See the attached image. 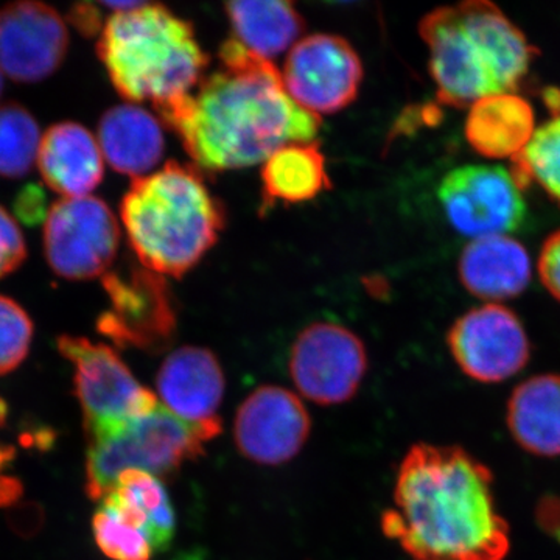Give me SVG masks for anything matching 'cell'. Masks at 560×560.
Returning <instances> with one entry per match:
<instances>
[{
  "instance_id": "16",
  "label": "cell",
  "mask_w": 560,
  "mask_h": 560,
  "mask_svg": "<svg viewBox=\"0 0 560 560\" xmlns=\"http://www.w3.org/2000/svg\"><path fill=\"white\" fill-rule=\"evenodd\" d=\"M156 386L162 405L172 415L201 430L209 441L219 436L226 382L215 353L197 346L175 350L162 363Z\"/></svg>"
},
{
  "instance_id": "21",
  "label": "cell",
  "mask_w": 560,
  "mask_h": 560,
  "mask_svg": "<svg viewBox=\"0 0 560 560\" xmlns=\"http://www.w3.org/2000/svg\"><path fill=\"white\" fill-rule=\"evenodd\" d=\"M506 423L523 451L541 458L560 456V375L521 383L508 401Z\"/></svg>"
},
{
  "instance_id": "8",
  "label": "cell",
  "mask_w": 560,
  "mask_h": 560,
  "mask_svg": "<svg viewBox=\"0 0 560 560\" xmlns=\"http://www.w3.org/2000/svg\"><path fill=\"white\" fill-rule=\"evenodd\" d=\"M44 254L54 272L69 280L108 275L120 243L119 221L95 197L61 198L44 220Z\"/></svg>"
},
{
  "instance_id": "3",
  "label": "cell",
  "mask_w": 560,
  "mask_h": 560,
  "mask_svg": "<svg viewBox=\"0 0 560 560\" xmlns=\"http://www.w3.org/2000/svg\"><path fill=\"white\" fill-rule=\"evenodd\" d=\"M419 32L438 98L453 108L517 92L536 61L537 49L525 33L488 0L430 11Z\"/></svg>"
},
{
  "instance_id": "31",
  "label": "cell",
  "mask_w": 560,
  "mask_h": 560,
  "mask_svg": "<svg viewBox=\"0 0 560 560\" xmlns=\"http://www.w3.org/2000/svg\"><path fill=\"white\" fill-rule=\"evenodd\" d=\"M7 522L16 536L22 539H32V537L38 536L39 530L43 529L46 512L36 501H22V503L10 508Z\"/></svg>"
},
{
  "instance_id": "9",
  "label": "cell",
  "mask_w": 560,
  "mask_h": 560,
  "mask_svg": "<svg viewBox=\"0 0 560 560\" xmlns=\"http://www.w3.org/2000/svg\"><path fill=\"white\" fill-rule=\"evenodd\" d=\"M438 200L453 230L471 241L510 235L528 217L514 175L497 165H464L448 172L438 187Z\"/></svg>"
},
{
  "instance_id": "19",
  "label": "cell",
  "mask_w": 560,
  "mask_h": 560,
  "mask_svg": "<svg viewBox=\"0 0 560 560\" xmlns=\"http://www.w3.org/2000/svg\"><path fill=\"white\" fill-rule=\"evenodd\" d=\"M533 105L518 92L490 95L470 106L464 135L471 149L488 160H514L536 132Z\"/></svg>"
},
{
  "instance_id": "20",
  "label": "cell",
  "mask_w": 560,
  "mask_h": 560,
  "mask_svg": "<svg viewBox=\"0 0 560 560\" xmlns=\"http://www.w3.org/2000/svg\"><path fill=\"white\" fill-rule=\"evenodd\" d=\"M97 140L110 167L135 179L156 167L164 154L161 121L132 103L114 106L103 114Z\"/></svg>"
},
{
  "instance_id": "1",
  "label": "cell",
  "mask_w": 560,
  "mask_h": 560,
  "mask_svg": "<svg viewBox=\"0 0 560 560\" xmlns=\"http://www.w3.org/2000/svg\"><path fill=\"white\" fill-rule=\"evenodd\" d=\"M219 57V70L195 94L160 113L198 167H249L290 143L313 142L319 117L296 105L270 60L234 38L221 46Z\"/></svg>"
},
{
  "instance_id": "17",
  "label": "cell",
  "mask_w": 560,
  "mask_h": 560,
  "mask_svg": "<svg viewBox=\"0 0 560 560\" xmlns=\"http://www.w3.org/2000/svg\"><path fill=\"white\" fill-rule=\"evenodd\" d=\"M103 162L98 140L83 125L61 121L43 132L36 164L47 187L62 198L91 197L102 183Z\"/></svg>"
},
{
  "instance_id": "4",
  "label": "cell",
  "mask_w": 560,
  "mask_h": 560,
  "mask_svg": "<svg viewBox=\"0 0 560 560\" xmlns=\"http://www.w3.org/2000/svg\"><path fill=\"white\" fill-rule=\"evenodd\" d=\"M120 219L140 265L164 278H180L200 264L226 221L200 173L178 162L132 180Z\"/></svg>"
},
{
  "instance_id": "34",
  "label": "cell",
  "mask_w": 560,
  "mask_h": 560,
  "mask_svg": "<svg viewBox=\"0 0 560 560\" xmlns=\"http://www.w3.org/2000/svg\"><path fill=\"white\" fill-rule=\"evenodd\" d=\"M70 21L83 35L92 36L102 32L101 13L91 3L73 7L69 13Z\"/></svg>"
},
{
  "instance_id": "15",
  "label": "cell",
  "mask_w": 560,
  "mask_h": 560,
  "mask_svg": "<svg viewBox=\"0 0 560 560\" xmlns=\"http://www.w3.org/2000/svg\"><path fill=\"white\" fill-rule=\"evenodd\" d=\"M69 49L61 14L40 2H14L0 9V70L3 75L36 83L54 75Z\"/></svg>"
},
{
  "instance_id": "27",
  "label": "cell",
  "mask_w": 560,
  "mask_h": 560,
  "mask_svg": "<svg viewBox=\"0 0 560 560\" xmlns=\"http://www.w3.org/2000/svg\"><path fill=\"white\" fill-rule=\"evenodd\" d=\"M95 544L113 560H150L153 545L145 534L125 525L108 511L98 510L92 518Z\"/></svg>"
},
{
  "instance_id": "35",
  "label": "cell",
  "mask_w": 560,
  "mask_h": 560,
  "mask_svg": "<svg viewBox=\"0 0 560 560\" xmlns=\"http://www.w3.org/2000/svg\"><path fill=\"white\" fill-rule=\"evenodd\" d=\"M55 440H57V433L49 429V427H39V429L25 431L20 436L21 444L24 447L38 448V451L43 452L50 451Z\"/></svg>"
},
{
  "instance_id": "18",
  "label": "cell",
  "mask_w": 560,
  "mask_h": 560,
  "mask_svg": "<svg viewBox=\"0 0 560 560\" xmlns=\"http://www.w3.org/2000/svg\"><path fill=\"white\" fill-rule=\"evenodd\" d=\"M464 289L490 304L521 296L528 289L533 265L528 250L510 235L477 238L464 248L458 264Z\"/></svg>"
},
{
  "instance_id": "28",
  "label": "cell",
  "mask_w": 560,
  "mask_h": 560,
  "mask_svg": "<svg viewBox=\"0 0 560 560\" xmlns=\"http://www.w3.org/2000/svg\"><path fill=\"white\" fill-rule=\"evenodd\" d=\"M33 323L16 301L0 294V375L9 374L28 355Z\"/></svg>"
},
{
  "instance_id": "23",
  "label": "cell",
  "mask_w": 560,
  "mask_h": 560,
  "mask_svg": "<svg viewBox=\"0 0 560 560\" xmlns=\"http://www.w3.org/2000/svg\"><path fill=\"white\" fill-rule=\"evenodd\" d=\"M224 10L234 39L267 60L294 46L305 28L296 7L283 0L230 2Z\"/></svg>"
},
{
  "instance_id": "29",
  "label": "cell",
  "mask_w": 560,
  "mask_h": 560,
  "mask_svg": "<svg viewBox=\"0 0 560 560\" xmlns=\"http://www.w3.org/2000/svg\"><path fill=\"white\" fill-rule=\"evenodd\" d=\"M27 259V243L20 224L0 206V279L11 275Z\"/></svg>"
},
{
  "instance_id": "13",
  "label": "cell",
  "mask_w": 560,
  "mask_h": 560,
  "mask_svg": "<svg viewBox=\"0 0 560 560\" xmlns=\"http://www.w3.org/2000/svg\"><path fill=\"white\" fill-rule=\"evenodd\" d=\"M447 342L459 370L480 383L514 377L530 357L522 320L500 304H485L464 313L448 330Z\"/></svg>"
},
{
  "instance_id": "11",
  "label": "cell",
  "mask_w": 560,
  "mask_h": 560,
  "mask_svg": "<svg viewBox=\"0 0 560 560\" xmlns=\"http://www.w3.org/2000/svg\"><path fill=\"white\" fill-rule=\"evenodd\" d=\"M289 370L294 386L308 400L345 404L355 396L366 375V348L340 324L315 323L298 335Z\"/></svg>"
},
{
  "instance_id": "38",
  "label": "cell",
  "mask_w": 560,
  "mask_h": 560,
  "mask_svg": "<svg viewBox=\"0 0 560 560\" xmlns=\"http://www.w3.org/2000/svg\"><path fill=\"white\" fill-rule=\"evenodd\" d=\"M544 101L547 103L548 108L552 110V116H559L560 114V90L550 88L544 92Z\"/></svg>"
},
{
  "instance_id": "22",
  "label": "cell",
  "mask_w": 560,
  "mask_h": 560,
  "mask_svg": "<svg viewBox=\"0 0 560 560\" xmlns=\"http://www.w3.org/2000/svg\"><path fill=\"white\" fill-rule=\"evenodd\" d=\"M330 186L326 158L316 142L282 147L261 168L265 209L311 201Z\"/></svg>"
},
{
  "instance_id": "32",
  "label": "cell",
  "mask_w": 560,
  "mask_h": 560,
  "mask_svg": "<svg viewBox=\"0 0 560 560\" xmlns=\"http://www.w3.org/2000/svg\"><path fill=\"white\" fill-rule=\"evenodd\" d=\"M14 209H16L18 217L28 224H35L36 221L43 219V215L46 219L47 213H49V209L46 208V195L35 184L25 187L18 195Z\"/></svg>"
},
{
  "instance_id": "39",
  "label": "cell",
  "mask_w": 560,
  "mask_h": 560,
  "mask_svg": "<svg viewBox=\"0 0 560 560\" xmlns=\"http://www.w3.org/2000/svg\"><path fill=\"white\" fill-rule=\"evenodd\" d=\"M3 91V72L0 70V95H2Z\"/></svg>"
},
{
  "instance_id": "10",
  "label": "cell",
  "mask_w": 560,
  "mask_h": 560,
  "mask_svg": "<svg viewBox=\"0 0 560 560\" xmlns=\"http://www.w3.org/2000/svg\"><path fill=\"white\" fill-rule=\"evenodd\" d=\"M110 307L98 318L97 329L119 348L160 352L176 331V311L164 276L139 268L127 276H103Z\"/></svg>"
},
{
  "instance_id": "25",
  "label": "cell",
  "mask_w": 560,
  "mask_h": 560,
  "mask_svg": "<svg viewBox=\"0 0 560 560\" xmlns=\"http://www.w3.org/2000/svg\"><path fill=\"white\" fill-rule=\"evenodd\" d=\"M511 173L522 190L536 184L560 208V114L537 128Z\"/></svg>"
},
{
  "instance_id": "37",
  "label": "cell",
  "mask_w": 560,
  "mask_h": 560,
  "mask_svg": "<svg viewBox=\"0 0 560 560\" xmlns=\"http://www.w3.org/2000/svg\"><path fill=\"white\" fill-rule=\"evenodd\" d=\"M16 458V448L13 445L0 444V474L13 464Z\"/></svg>"
},
{
  "instance_id": "26",
  "label": "cell",
  "mask_w": 560,
  "mask_h": 560,
  "mask_svg": "<svg viewBox=\"0 0 560 560\" xmlns=\"http://www.w3.org/2000/svg\"><path fill=\"white\" fill-rule=\"evenodd\" d=\"M43 139L38 121L20 103L0 105V178L28 175Z\"/></svg>"
},
{
  "instance_id": "14",
  "label": "cell",
  "mask_w": 560,
  "mask_h": 560,
  "mask_svg": "<svg viewBox=\"0 0 560 560\" xmlns=\"http://www.w3.org/2000/svg\"><path fill=\"white\" fill-rule=\"evenodd\" d=\"M311 429V416L296 394L280 386H260L238 408L234 440L246 459L279 466L302 451Z\"/></svg>"
},
{
  "instance_id": "7",
  "label": "cell",
  "mask_w": 560,
  "mask_h": 560,
  "mask_svg": "<svg viewBox=\"0 0 560 560\" xmlns=\"http://www.w3.org/2000/svg\"><path fill=\"white\" fill-rule=\"evenodd\" d=\"M57 346L75 366V394L86 434L143 418L160 407L156 394L136 381L110 346L69 335H61Z\"/></svg>"
},
{
  "instance_id": "24",
  "label": "cell",
  "mask_w": 560,
  "mask_h": 560,
  "mask_svg": "<svg viewBox=\"0 0 560 560\" xmlns=\"http://www.w3.org/2000/svg\"><path fill=\"white\" fill-rule=\"evenodd\" d=\"M113 490L145 515L154 551L167 550L175 537L176 522L171 497L161 478L147 471L127 470L117 478Z\"/></svg>"
},
{
  "instance_id": "36",
  "label": "cell",
  "mask_w": 560,
  "mask_h": 560,
  "mask_svg": "<svg viewBox=\"0 0 560 560\" xmlns=\"http://www.w3.org/2000/svg\"><path fill=\"white\" fill-rule=\"evenodd\" d=\"M24 495V485L20 478L3 475L0 477V510L13 508Z\"/></svg>"
},
{
  "instance_id": "6",
  "label": "cell",
  "mask_w": 560,
  "mask_h": 560,
  "mask_svg": "<svg viewBox=\"0 0 560 560\" xmlns=\"http://www.w3.org/2000/svg\"><path fill=\"white\" fill-rule=\"evenodd\" d=\"M208 436L160 404L151 415L88 434L86 492L103 500L127 470L171 477L205 453Z\"/></svg>"
},
{
  "instance_id": "12",
  "label": "cell",
  "mask_w": 560,
  "mask_h": 560,
  "mask_svg": "<svg viewBox=\"0 0 560 560\" xmlns=\"http://www.w3.org/2000/svg\"><path fill=\"white\" fill-rule=\"evenodd\" d=\"M282 80L296 105L319 117L348 108L355 101L363 65L348 40L318 33L291 47Z\"/></svg>"
},
{
  "instance_id": "33",
  "label": "cell",
  "mask_w": 560,
  "mask_h": 560,
  "mask_svg": "<svg viewBox=\"0 0 560 560\" xmlns=\"http://www.w3.org/2000/svg\"><path fill=\"white\" fill-rule=\"evenodd\" d=\"M537 522L540 528L560 541V499L559 497H547L540 501L536 511Z\"/></svg>"
},
{
  "instance_id": "30",
  "label": "cell",
  "mask_w": 560,
  "mask_h": 560,
  "mask_svg": "<svg viewBox=\"0 0 560 560\" xmlns=\"http://www.w3.org/2000/svg\"><path fill=\"white\" fill-rule=\"evenodd\" d=\"M537 271L545 289L560 302V230L552 232L541 245Z\"/></svg>"
},
{
  "instance_id": "5",
  "label": "cell",
  "mask_w": 560,
  "mask_h": 560,
  "mask_svg": "<svg viewBox=\"0 0 560 560\" xmlns=\"http://www.w3.org/2000/svg\"><path fill=\"white\" fill-rule=\"evenodd\" d=\"M97 51L121 97L151 102L158 114L190 95L209 65L190 22L161 3L110 14Z\"/></svg>"
},
{
  "instance_id": "2",
  "label": "cell",
  "mask_w": 560,
  "mask_h": 560,
  "mask_svg": "<svg viewBox=\"0 0 560 560\" xmlns=\"http://www.w3.org/2000/svg\"><path fill=\"white\" fill-rule=\"evenodd\" d=\"M382 528L415 560H504L511 550L492 471L452 445H412Z\"/></svg>"
}]
</instances>
